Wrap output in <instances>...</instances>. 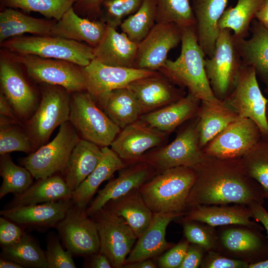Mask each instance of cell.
<instances>
[{
	"instance_id": "1",
	"label": "cell",
	"mask_w": 268,
	"mask_h": 268,
	"mask_svg": "<svg viewBox=\"0 0 268 268\" xmlns=\"http://www.w3.org/2000/svg\"><path fill=\"white\" fill-rule=\"evenodd\" d=\"M196 178L186 201L187 208L199 205L263 204L261 186L247 173L241 158L220 159L205 156L193 168Z\"/></svg>"
},
{
	"instance_id": "2",
	"label": "cell",
	"mask_w": 268,
	"mask_h": 268,
	"mask_svg": "<svg viewBox=\"0 0 268 268\" xmlns=\"http://www.w3.org/2000/svg\"><path fill=\"white\" fill-rule=\"evenodd\" d=\"M180 56L174 61L167 59L158 71L200 100H217L206 76V57L198 43L196 26L182 28Z\"/></svg>"
},
{
	"instance_id": "3",
	"label": "cell",
	"mask_w": 268,
	"mask_h": 268,
	"mask_svg": "<svg viewBox=\"0 0 268 268\" xmlns=\"http://www.w3.org/2000/svg\"><path fill=\"white\" fill-rule=\"evenodd\" d=\"M196 178L193 168L180 166L156 173L139 191L153 213H185Z\"/></svg>"
},
{
	"instance_id": "4",
	"label": "cell",
	"mask_w": 268,
	"mask_h": 268,
	"mask_svg": "<svg viewBox=\"0 0 268 268\" xmlns=\"http://www.w3.org/2000/svg\"><path fill=\"white\" fill-rule=\"evenodd\" d=\"M0 46L11 52L65 60L80 67L94 59L93 48L88 44L52 36H18L6 40Z\"/></svg>"
},
{
	"instance_id": "5",
	"label": "cell",
	"mask_w": 268,
	"mask_h": 268,
	"mask_svg": "<svg viewBox=\"0 0 268 268\" xmlns=\"http://www.w3.org/2000/svg\"><path fill=\"white\" fill-rule=\"evenodd\" d=\"M85 91L70 93L69 121L81 139L101 147L110 146L121 129Z\"/></svg>"
},
{
	"instance_id": "6",
	"label": "cell",
	"mask_w": 268,
	"mask_h": 268,
	"mask_svg": "<svg viewBox=\"0 0 268 268\" xmlns=\"http://www.w3.org/2000/svg\"><path fill=\"white\" fill-rule=\"evenodd\" d=\"M42 85L38 106L24 124L35 150L46 144L55 129L69 118L70 93L59 86Z\"/></svg>"
},
{
	"instance_id": "7",
	"label": "cell",
	"mask_w": 268,
	"mask_h": 268,
	"mask_svg": "<svg viewBox=\"0 0 268 268\" xmlns=\"http://www.w3.org/2000/svg\"><path fill=\"white\" fill-rule=\"evenodd\" d=\"M80 139L68 121L62 124L55 137L27 156L19 159L36 180L56 174L63 176L71 153Z\"/></svg>"
},
{
	"instance_id": "8",
	"label": "cell",
	"mask_w": 268,
	"mask_h": 268,
	"mask_svg": "<svg viewBox=\"0 0 268 268\" xmlns=\"http://www.w3.org/2000/svg\"><path fill=\"white\" fill-rule=\"evenodd\" d=\"M9 58L23 66L28 76L41 84L63 87L70 93L86 91L81 67L65 60L3 51Z\"/></svg>"
},
{
	"instance_id": "9",
	"label": "cell",
	"mask_w": 268,
	"mask_h": 268,
	"mask_svg": "<svg viewBox=\"0 0 268 268\" xmlns=\"http://www.w3.org/2000/svg\"><path fill=\"white\" fill-rule=\"evenodd\" d=\"M242 66L235 39L229 29H220L214 51L205 58L206 76L214 96L224 100L233 90Z\"/></svg>"
},
{
	"instance_id": "10",
	"label": "cell",
	"mask_w": 268,
	"mask_h": 268,
	"mask_svg": "<svg viewBox=\"0 0 268 268\" xmlns=\"http://www.w3.org/2000/svg\"><path fill=\"white\" fill-rule=\"evenodd\" d=\"M197 125L196 116L189 120V123L178 132L171 143L145 153L138 161L148 164L156 173L180 166L194 168L205 156L199 146Z\"/></svg>"
},
{
	"instance_id": "11",
	"label": "cell",
	"mask_w": 268,
	"mask_h": 268,
	"mask_svg": "<svg viewBox=\"0 0 268 268\" xmlns=\"http://www.w3.org/2000/svg\"><path fill=\"white\" fill-rule=\"evenodd\" d=\"M268 100L261 90L255 69L242 64L233 90L223 101L240 118H248L254 122L262 136L268 137L266 117Z\"/></svg>"
},
{
	"instance_id": "12",
	"label": "cell",
	"mask_w": 268,
	"mask_h": 268,
	"mask_svg": "<svg viewBox=\"0 0 268 268\" xmlns=\"http://www.w3.org/2000/svg\"><path fill=\"white\" fill-rule=\"evenodd\" d=\"M90 217L98 231L100 252L108 258L113 268H123L137 237L124 218L104 207Z\"/></svg>"
},
{
	"instance_id": "13",
	"label": "cell",
	"mask_w": 268,
	"mask_h": 268,
	"mask_svg": "<svg viewBox=\"0 0 268 268\" xmlns=\"http://www.w3.org/2000/svg\"><path fill=\"white\" fill-rule=\"evenodd\" d=\"M262 137L261 131L254 122L239 118L209 141L202 151L207 156L239 158L250 151Z\"/></svg>"
},
{
	"instance_id": "14",
	"label": "cell",
	"mask_w": 268,
	"mask_h": 268,
	"mask_svg": "<svg viewBox=\"0 0 268 268\" xmlns=\"http://www.w3.org/2000/svg\"><path fill=\"white\" fill-rule=\"evenodd\" d=\"M85 209L72 204L56 227L67 249L75 256L86 257L100 252L95 223Z\"/></svg>"
},
{
	"instance_id": "15",
	"label": "cell",
	"mask_w": 268,
	"mask_h": 268,
	"mask_svg": "<svg viewBox=\"0 0 268 268\" xmlns=\"http://www.w3.org/2000/svg\"><path fill=\"white\" fill-rule=\"evenodd\" d=\"M16 65L2 52L0 59V92L18 119L24 124L37 109L40 100Z\"/></svg>"
},
{
	"instance_id": "16",
	"label": "cell",
	"mask_w": 268,
	"mask_h": 268,
	"mask_svg": "<svg viewBox=\"0 0 268 268\" xmlns=\"http://www.w3.org/2000/svg\"><path fill=\"white\" fill-rule=\"evenodd\" d=\"M182 28L173 23H156L138 44L133 67L158 71L167 55L181 42Z\"/></svg>"
},
{
	"instance_id": "17",
	"label": "cell",
	"mask_w": 268,
	"mask_h": 268,
	"mask_svg": "<svg viewBox=\"0 0 268 268\" xmlns=\"http://www.w3.org/2000/svg\"><path fill=\"white\" fill-rule=\"evenodd\" d=\"M86 86V91L95 99L113 90L127 87L136 79L156 74L152 71L134 67L104 65L93 59L81 67Z\"/></svg>"
},
{
	"instance_id": "18",
	"label": "cell",
	"mask_w": 268,
	"mask_h": 268,
	"mask_svg": "<svg viewBox=\"0 0 268 268\" xmlns=\"http://www.w3.org/2000/svg\"><path fill=\"white\" fill-rule=\"evenodd\" d=\"M167 134L148 126L139 119L121 129L111 148L126 164L137 162L146 151L161 144Z\"/></svg>"
},
{
	"instance_id": "19",
	"label": "cell",
	"mask_w": 268,
	"mask_h": 268,
	"mask_svg": "<svg viewBox=\"0 0 268 268\" xmlns=\"http://www.w3.org/2000/svg\"><path fill=\"white\" fill-rule=\"evenodd\" d=\"M156 172L148 164L138 161L128 164L119 170L118 176L111 180L85 209L89 216L103 208L109 201L123 196L130 192L139 189Z\"/></svg>"
},
{
	"instance_id": "20",
	"label": "cell",
	"mask_w": 268,
	"mask_h": 268,
	"mask_svg": "<svg viewBox=\"0 0 268 268\" xmlns=\"http://www.w3.org/2000/svg\"><path fill=\"white\" fill-rule=\"evenodd\" d=\"M175 85L158 71L156 74L133 81L127 87L137 99L143 115L183 97L182 89Z\"/></svg>"
},
{
	"instance_id": "21",
	"label": "cell",
	"mask_w": 268,
	"mask_h": 268,
	"mask_svg": "<svg viewBox=\"0 0 268 268\" xmlns=\"http://www.w3.org/2000/svg\"><path fill=\"white\" fill-rule=\"evenodd\" d=\"M73 204L71 199L15 206L0 210V214L22 227H55Z\"/></svg>"
},
{
	"instance_id": "22",
	"label": "cell",
	"mask_w": 268,
	"mask_h": 268,
	"mask_svg": "<svg viewBox=\"0 0 268 268\" xmlns=\"http://www.w3.org/2000/svg\"><path fill=\"white\" fill-rule=\"evenodd\" d=\"M183 221L201 222L214 227L227 225H238L261 230L260 225L250 220L251 211L245 205H199L185 212Z\"/></svg>"
},
{
	"instance_id": "23",
	"label": "cell",
	"mask_w": 268,
	"mask_h": 268,
	"mask_svg": "<svg viewBox=\"0 0 268 268\" xmlns=\"http://www.w3.org/2000/svg\"><path fill=\"white\" fill-rule=\"evenodd\" d=\"M183 215L174 213H153L150 226L137 238L125 264L151 259L171 248L172 245L165 239L166 228L172 221Z\"/></svg>"
},
{
	"instance_id": "24",
	"label": "cell",
	"mask_w": 268,
	"mask_h": 268,
	"mask_svg": "<svg viewBox=\"0 0 268 268\" xmlns=\"http://www.w3.org/2000/svg\"><path fill=\"white\" fill-rule=\"evenodd\" d=\"M227 2L228 0H192L197 39L205 57L213 55L219 32L218 21Z\"/></svg>"
},
{
	"instance_id": "25",
	"label": "cell",
	"mask_w": 268,
	"mask_h": 268,
	"mask_svg": "<svg viewBox=\"0 0 268 268\" xmlns=\"http://www.w3.org/2000/svg\"><path fill=\"white\" fill-rule=\"evenodd\" d=\"M249 39L236 40V44L242 64L252 67L265 84L268 94V29L254 18L252 21Z\"/></svg>"
},
{
	"instance_id": "26",
	"label": "cell",
	"mask_w": 268,
	"mask_h": 268,
	"mask_svg": "<svg viewBox=\"0 0 268 268\" xmlns=\"http://www.w3.org/2000/svg\"><path fill=\"white\" fill-rule=\"evenodd\" d=\"M201 100L188 93L162 108L143 114L139 120L167 134L197 116Z\"/></svg>"
},
{
	"instance_id": "27",
	"label": "cell",
	"mask_w": 268,
	"mask_h": 268,
	"mask_svg": "<svg viewBox=\"0 0 268 268\" xmlns=\"http://www.w3.org/2000/svg\"><path fill=\"white\" fill-rule=\"evenodd\" d=\"M107 27L101 20H90L79 16L72 7L54 22L50 36L84 42L94 48L102 39Z\"/></svg>"
},
{
	"instance_id": "28",
	"label": "cell",
	"mask_w": 268,
	"mask_h": 268,
	"mask_svg": "<svg viewBox=\"0 0 268 268\" xmlns=\"http://www.w3.org/2000/svg\"><path fill=\"white\" fill-rule=\"evenodd\" d=\"M137 47L126 34L107 26L102 39L93 48L94 59L108 66L133 67Z\"/></svg>"
},
{
	"instance_id": "29",
	"label": "cell",
	"mask_w": 268,
	"mask_h": 268,
	"mask_svg": "<svg viewBox=\"0 0 268 268\" xmlns=\"http://www.w3.org/2000/svg\"><path fill=\"white\" fill-rule=\"evenodd\" d=\"M199 144L201 149L229 124L240 117L223 100H201L197 113Z\"/></svg>"
},
{
	"instance_id": "30",
	"label": "cell",
	"mask_w": 268,
	"mask_h": 268,
	"mask_svg": "<svg viewBox=\"0 0 268 268\" xmlns=\"http://www.w3.org/2000/svg\"><path fill=\"white\" fill-rule=\"evenodd\" d=\"M102 158L87 177L72 192L73 204L86 208L89 201L104 181L109 180L117 171L127 164L109 146L102 147Z\"/></svg>"
},
{
	"instance_id": "31",
	"label": "cell",
	"mask_w": 268,
	"mask_h": 268,
	"mask_svg": "<svg viewBox=\"0 0 268 268\" xmlns=\"http://www.w3.org/2000/svg\"><path fill=\"white\" fill-rule=\"evenodd\" d=\"M124 218L137 238L150 226L153 213L143 200L139 189L108 201L103 207Z\"/></svg>"
},
{
	"instance_id": "32",
	"label": "cell",
	"mask_w": 268,
	"mask_h": 268,
	"mask_svg": "<svg viewBox=\"0 0 268 268\" xmlns=\"http://www.w3.org/2000/svg\"><path fill=\"white\" fill-rule=\"evenodd\" d=\"M72 195L63 176L56 174L38 179L23 192L14 194L4 208L71 199Z\"/></svg>"
},
{
	"instance_id": "33",
	"label": "cell",
	"mask_w": 268,
	"mask_h": 268,
	"mask_svg": "<svg viewBox=\"0 0 268 268\" xmlns=\"http://www.w3.org/2000/svg\"><path fill=\"white\" fill-rule=\"evenodd\" d=\"M103 156L101 147L80 138L70 156L63 177L74 191L94 170Z\"/></svg>"
},
{
	"instance_id": "34",
	"label": "cell",
	"mask_w": 268,
	"mask_h": 268,
	"mask_svg": "<svg viewBox=\"0 0 268 268\" xmlns=\"http://www.w3.org/2000/svg\"><path fill=\"white\" fill-rule=\"evenodd\" d=\"M94 100L121 129L139 120L142 115L137 99L128 87L113 90Z\"/></svg>"
},
{
	"instance_id": "35",
	"label": "cell",
	"mask_w": 268,
	"mask_h": 268,
	"mask_svg": "<svg viewBox=\"0 0 268 268\" xmlns=\"http://www.w3.org/2000/svg\"><path fill=\"white\" fill-rule=\"evenodd\" d=\"M223 248L231 254L268 259V246L259 230L248 227L230 228L220 237Z\"/></svg>"
},
{
	"instance_id": "36",
	"label": "cell",
	"mask_w": 268,
	"mask_h": 268,
	"mask_svg": "<svg viewBox=\"0 0 268 268\" xmlns=\"http://www.w3.org/2000/svg\"><path fill=\"white\" fill-rule=\"evenodd\" d=\"M54 22L34 18L7 7L0 13V43L25 33L50 36Z\"/></svg>"
},
{
	"instance_id": "37",
	"label": "cell",
	"mask_w": 268,
	"mask_h": 268,
	"mask_svg": "<svg viewBox=\"0 0 268 268\" xmlns=\"http://www.w3.org/2000/svg\"><path fill=\"white\" fill-rule=\"evenodd\" d=\"M265 0H237L234 6L225 9L218 21L219 29H229L236 40L246 39L251 24Z\"/></svg>"
},
{
	"instance_id": "38",
	"label": "cell",
	"mask_w": 268,
	"mask_h": 268,
	"mask_svg": "<svg viewBox=\"0 0 268 268\" xmlns=\"http://www.w3.org/2000/svg\"><path fill=\"white\" fill-rule=\"evenodd\" d=\"M1 249L0 258L14 261L23 268H48L45 251L26 233L17 242Z\"/></svg>"
},
{
	"instance_id": "39",
	"label": "cell",
	"mask_w": 268,
	"mask_h": 268,
	"mask_svg": "<svg viewBox=\"0 0 268 268\" xmlns=\"http://www.w3.org/2000/svg\"><path fill=\"white\" fill-rule=\"evenodd\" d=\"M156 0H143L138 10L123 21L120 27L132 41L138 44L156 23Z\"/></svg>"
},
{
	"instance_id": "40",
	"label": "cell",
	"mask_w": 268,
	"mask_h": 268,
	"mask_svg": "<svg viewBox=\"0 0 268 268\" xmlns=\"http://www.w3.org/2000/svg\"><path fill=\"white\" fill-rule=\"evenodd\" d=\"M0 175L2 179L0 199L9 193L23 192L33 184L34 178L26 168L15 164L9 153L0 155Z\"/></svg>"
},
{
	"instance_id": "41",
	"label": "cell",
	"mask_w": 268,
	"mask_h": 268,
	"mask_svg": "<svg viewBox=\"0 0 268 268\" xmlns=\"http://www.w3.org/2000/svg\"><path fill=\"white\" fill-rule=\"evenodd\" d=\"M241 159L247 174L261 186L264 198L268 200V137L262 136Z\"/></svg>"
},
{
	"instance_id": "42",
	"label": "cell",
	"mask_w": 268,
	"mask_h": 268,
	"mask_svg": "<svg viewBox=\"0 0 268 268\" xmlns=\"http://www.w3.org/2000/svg\"><path fill=\"white\" fill-rule=\"evenodd\" d=\"M156 23H173L182 28L196 26L190 0H156Z\"/></svg>"
},
{
	"instance_id": "43",
	"label": "cell",
	"mask_w": 268,
	"mask_h": 268,
	"mask_svg": "<svg viewBox=\"0 0 268 268\" xmlns=\"http://www.w3.org/2000/svg\"><path fill=\"white\" fill-rule=\"evenodd\" d=\"M78 0H0L8 8H19L25 12H38L48 18L60 20Z\"/></svg>"
},
{
	"instance_id": "44",
	"label": "cell",
	"mask_w": 268,
	"mask_h": 268,
	"mask_svg": "<svg viewBox=\"0 0 268 268\" xmlns=\"http://www.w3.org/2000/svg\"><path fill=\"white\" fill-rule=\"evenodd\" d=\"M35 150L24 127L18 124L0 125V155L13 151L28 154Z\"/></svg>"
},
{
	"instance_id": "45",
	"label": "cell",
	"mask_w": 268,
	"mask_h": 268,
	"mask_svg": "<svg viewBox=\"0 0 268 268\" xmlns=\"http://www.w3.org/2000/svg\"><path fill=\"white\" fill-rule=\"evenodd\" d=\"M143 0H103L102 20L107 26L116 29L120 26L124 18L140 7ZM102 4V3H101Z\"/></svg>"
},
{
	"instance_id": "46",
	"label": "cell",
	"mask_w": 268,
	"mask_h": 268,
	"mask_svg": "<svg viewBox=\"0 0 268 268\" xmlns=\"http://www.w3.org/2000/svg\"><path fill=\"white\" fill-rule=\"evenodd\" d=\"M183 222L184 234L190 243L200 246L206 252L214 250L217 238L213 227L199 221Z\"/></svg>"
},
{
	"instance_id": "47",
	"label": "cell",
	"mask_w": 268,
	"mask_h": 268,
	"mask_svg": "<svg viewBox=\"0 0 268 268\" xmlns=\"http://www.w3.org/2000/svg\"><path fill=\"white\" fill-rule=\"evenodd\" d=\"M45 256L48 268H75L72 253L63 249L60 239L56 235H49Z\"/></svg>"
},
{
	"instance_id": "48",
	"label": "cell",
	"mask_w": 268,
	"mask_h": 268,
	"mask_svg": "<svg viewBox=\"0 0 268 268\" xmlns=\"http://www.w3.org/2000/svg\"><path fill=\"white\" fill-rule=\"evenodd\" d=\"M187 240L182 241L172 247L158 260V265L161 268H179L189 246Z\"/></svg>"
},
{
	"instance_id": "49",
	"label": "cell",
	"mask_w": 268,
	"mask_h": 268,
	"mask_svg": "<svg viewBox=\"0 0 268 268\" xmlns=\"http://www.w3.org/2000/svg\"><path fill=\"white\" fill-rule=\"evenodd\" d=\"M201 264L206 268H248L249 263L241 260L233 259L221 256L214 250L207 252Z\"/></svg>"
},
{
	"instance_id": "50",
	"label": "cell",
	"mask_w": 268,
	"mask_h": 268,
	"mask_svg": "<svg viewBox=\"0 0 268 268\" xmlns=\"http://www.w3.org/2000/svg\"><path fill=\"white\" fill-rule=\"evenodd\" d=\"M25 233L22 226L3 216L0 217V244L1 247L16 243Z\"/></svg>"
},
{
	"instance_id": "51",
	"label": "cell",
	"mask_w": 268,
	"mask_h": 268,
	"mask_svg": "<svg viewBox=\"0 0 268 268\" xmlns=\"http://www.w3.org/2000/svg\"><path fill=\"white\" fill-rule=\"evenodd\" d=\"M204 251H205L204 249L199 245L194 244H190L179 268H199L201 266L203 259Z\"/></svg>"
},
{
	"instance_id": "52",
	"label": "cell",
	"mask_w": 268,
	"mask_h": 268,
	"mask_svg": "<svg viewBox=\"0 0 268 268\" xmlns=\"http://www.w3.org/2000/svg\"><path fill=\"white\" fill-rule=\"evenodd\" d=\"M251 213V216L260 222L266 229L268 239V212L263 206L262 204L258 202H253L248 205Z\"/></svg>"
},
{
	"instance_id": "53",
	"label": "cell",
	"mask_w": 268,
	"mask_h": 268,
	"mask_svg": "<svg viewBox=\"0 0 268 268\" xmlns=\"http://www.w3.org/2000/svg\"><path fill=\"white\" fill-rule=\"evenodd\" d=\"M88 257L85 267L90 268H111L112 264L108 258L100 252L91 255Z\"/></svg>"
},
{
	"instance_id": "54",
	"label": "cell",
	"mask_w": 268,
	"mask_h": 268,
	"mask_svg": "<svg viewBox=\"0 0 268 268\" xmlns=\"http://www.w3.org/2000/svg\"><path fill=\"white\" fill-rule=\"evenodd\" d=\"M0 115L13 120L24 127V124L18 119L12 107L1 92L0 93Z\"/></svg>"
},
{
	"instance_id": "55",
	"label": "cell",
	"mask_w": 268,
	"mask_h": 268,
	"mask_svg": "<svg viewBox=\"0 0 268 268\" xmlns=\"http://www.w3.org/2000/svg\"><path fill=\"white\" fill-rule=\"evenodd\" d=\"M255 18L268 29V0H265L255 15Z\"/></svg>"
},
{
	"instance_id": "56",
	"label": "cell",
	"mask_w": 268,
	"mask_h": 268,
	"mask_svg": "<svg viewBox=\"0 0 268 268\" xmlns=\"http://www.w3.org/2000/svg\"><path fill=\"white\" fill-rule=\"evenodd\" d=\"M103 0H78L76 2L79 7L87 11L98 9Z\"/></svg>"
},
{
	"instance_id": "57",
	"label": "cell",
	"mask_w": 268,
	"mask_h": 268,
	"mask_svg": "<svg viewBox=\"0 0 268 268\" xmlns=\"http://www.w3.org/2000/svg\"><path fill=\"white\" fill-rule=\"evenodd\" d=\"M125 268H156L157 266L151 259H147L125 264Z\"/></svg>"
},
{
	"instance_id": "58",
	"label": "cell",
	"mask_w": 268,
	"mask_h": 268,
	"mask_svg": "<svg viewBox=\"0 0 268 268\" xmlns=\"http://www.w3.org/2000/svg\"><path fill=\"white\" fill-rule=\"evenodd\" d=\"M0 268H23V267L19 264L11 260L5 259L0 258Z\"/></svg>"
},
{
	"instance_id": "59",
	"label": "cell",
	"mask_w": 268,
	"mask_h": 268,
	"mask_svg": "<svg viewBox=\"0 0 268 268\" xmlns=\"http://www.w3.org/2000/svg\"><path fill=\"white\" fill-rule=\"evenodd\" d=\"M248 268H268V259L254 263H250Z\"/></svg>"
},
{
	"instance_id": "60",
	"label": "cell",
	"mask_w": 268,
	"mask_h": 268,
	"mask_svg": "<svg viewBox=\"0 0 268 268\" xmlns=\"http://www.w3.org/2000/svg\"><path fill=\"white\" fill-rule=\"evenodd\" d=\"M266 117H267V120L268 123V100L267 106H266Z\"/></svg>"
}]
</instances>
